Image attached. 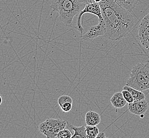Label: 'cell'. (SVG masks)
I'll return each instance as SVG.
<instances>
[{
	"label": "cell",
	"mask_w": 149,
	"mask_h": 138,
	"mask_svg": "<svg viewBox=\"0 0 149 138\" xmlns=\"http://www.w3.org/2000/svg\"><path fill=\"white\" fill-rule=\"evenodd\" d=\"M99 4L105 24L104 37L118 40L127 36L135 24L131 12L120 6L115 0H102Z\"/></svg>",
	"instance_id": "cell-1"
},
{
	"label": "cell",
	"mask_w": 149,
	"mask_h": 138,
	"mask_svg": "<svg viewBox=\"0 0 149 138\" xmlns=\"http://www.w3.org/2000/svg\"><path fill=\"white\" fill-rule=\"evenodd\" d=\"M85 5L78 0H53L49 8L52 9V12L58 13L60 20L63 24L71 26L74 17L79 15Z\"/></svg>",
	"instance_id": "cell-2"
},
{
	"label": "cell",
	"mask_w": 149,
	"mask_h": 138,
	"mask_svg": "<svg viewBox=\"0 0 149 138\" xmlns=\"http://www.w3.org/2000/svg\"><path fill=\"white\" fill-rule=\"evenodd\" d=\"M126 85L140 91L149 89V62L135 65Z\"/></svg>",
	"instance_id": "cell-3"
},
{
	"label": "cell",
	"mask_w": 149,
	"mask_h": 138,
	"mask_svg": "<svg viewBox=\"0 0 149 138\" xmlns=\"http://www.w3.org/2000/svg\"><path fill=\"white\" fill-rule=\"evenodd\" d=\"M68 124V122L63 120L48 118L39 124V131L47 138H56L58 132L66 128Z\"/></svg>",
	"instance_id": "cell-4"
},
{
	"label": "cell",
	"mask_w": 149,
	"mask_h": 138,
	"mask_svg": "<svg viewBox=\"0 0 149 138\" xmlns=\"http://www.w3.org/2000/svg\"><path fill=\"white\" fill-rule=\"evenodd\" d=\"M86 13H89L97 16L98 17L99 21L103 20V18L102 16V9L99 3L94 2L93 3L86 4L84 9L81 11L78 15L77 26L75 27V28L78 31H79L81 34L83 33L84 28L81 24V20L84 14Z\"/></svg>",
	"instance_id": "cell-5"
},
{
	"label": "cell",
	"mask_w": 149,
	"mask_h": 138,
	"mask_svg": "<svg viewBox=\"0 0 149 138\" xmlns=\"http://www.w3.org/2000/svg\"><path fill=\"white\" fill-rule=\"evenodd\" d=\"M137 37L142 46L149 49V13L144 17L141 22Z\"/></svg>",
	"instance_id": "cell-6"
},
{
	"label": "cell",
	"mask_w": 149,
	"mask_h": 138,
	"mask_svg": "<svg viewBox=\"0 0 149 138\" xmlns=\"http://www.w3.org/2000/svg\"><path fill=\"white\" fill-rule=\"evenodd\" d=\"M106 32V28L104 21H99L97 25L90 27L88 31L84 35L81 36L82 39L85 41H90L95 39L99 36H104Z\"/></svg>",
	"instance_id": "cell-7"
},
{
	"label": "cell",
	"mask_w": 149,
	"mask_h": 138,
	"mask_svg": "<svg viewBox=\"0 0 149 138\" xmlns=\"http://www.w3.org/2000/svg\"><path fill=\"white\" fill-rule=\"evenodd\" d=\"M149 104L146 99L134 101L132 103L128 104L129 111L132 114L137 116H140L144 114L148 109Z\"/></svg>",
	"instance_id": "cell-8"
},
{
	"label": "cell",
	"mask_w": 149,
	"mask_h": 138,
	"mask_svg": "<svg viewBox=\"0 0 149 138\" xmlns=\"http://www.w3.org/2000/svg\"><path fill=\"white\" fill-rule=\"evenodd\" d=\"M110 102L115 108L119 109L124 107L127 104L122 91L115 93L110 98Z\"/></svg>",
	"instance_id": "cell-9"
},
{
	"label": "cell",
	"mask_w": 149,
	"mask_h": 138,
	"mask_svg": "<svg viewBox=\"0 0 149 138\" xmlns=\"http://www.w3.org/2000/svg\"><path fill=\"white\" fill-rule=\"evenodd\" d=\"M85 121L86 125L97 126L100 123L101 118L100 115L93 111L88 112L86 114Z\"/></svg>",
	"instance_id": "cell-10"
},
{
	"label": "cell",
	"mask_w": 149,
	"mask_h": 138,
	"mask_svg": "<svg viewBox=\"0 0 149 138\" xmlns=\"http://www.w3.org/2000/svg\"><path fill=\"white\" fill-rule=\"evenodd\" d=\"M120 6L127 9L128 11H132L137 6L141 0H115Z\"/></svg>",
	"instance_id": "cell-11"
},
{
	"label": "cell",
	"mask_w": 149,
	"mask_h": 138,
	"mask_svg": "<svg viewBox=\"0 0 149 138\" xmlns=\"http://www.w3.org/2000/svg\"><path fill=\"white\" fill-rule=\"evenodd\" d=\"M69 127L74 131V133L73 135L72 138H87L86 126L82 125V126L78 127V126L72 125H69Z\"/></svg>",
	"instance_id": "cell-12"
},
{
	"label": "cell",
	"mask_w": 149,
	"mask_h": 138,
	"mask_svg": "<svg viewBox=\"0 0 149 138\" xmlns=\"http://www.w3.org/2000/svg\"><path fill=\"white\" fill-rule=\"evenodd\" d=\"M123 89L128 90V91H130L132 95L134 98V101L146 99V95L143 93L142 91L137 90L127 85H125L123 87Z\"/></svg>",
	"instance_id": "cell-13"
},
{
	"label": "cell",
	"mask_w": 149,
	"mask_h": 138,
	"mask_svg": "<svg viewBox=\"0 0 149 138\" xmlns=\"http://www.w3.org/2000/svg\"><path fill=\"white\" fill-rule=\"evenodd\" d=\"M87 138H96L98 135L99 131L98 127L93 125L86 126Z\"/></svg>",
	"instance_id": "cell-14"
},
{
	"label": "cell",
	"mask_w": 149,
	"mask_h": 138,
	"mask_svg": "<svg viewBox=\"0 0 149 138\" xmlns=\"http://www.w3.org/2000/svg\"><path fill=\"white\" fill-rule=\"evenodd\" d=\"M73 134L72 132L68 129H64L61 130L58 132V135H57V138H72Z\"/></svg>",
	"instance_id": "cell-15"
},
{
	"label": "cell",
	"mask_w": 149,
	"mask_h": 138,
	"mask_svg": "<svg viewBox=\"0 0 149 138\" xmlns=\"http://www.w3.org/2000/svg\"><path fill=\"white\" fill-rule=\"evenodd\" d=\"M70 102L73 103V99L71 97L68 95H62L60 96L58 99V104L60 106L65 102Z\"/></svg>",
	"instance_id": "cell-16"
},
{
	"label": "cell",
	"mask_w": 149,
	"mask_h": 138,
	"mask_svg": "<svg viewBox=\"0 0 149 138\" xmlns=\"http://www.w3.org/2000/svg\"><path fill=\"white\" fill-rule=\"evenodd\" d=\"M122 93L124 98L127 101V102H128V104L132 103L134 102V99L130 91H128V90L123 89Z\"/></svg>",
	"instance_id": "cell-17"
},
{
	"label": "cell",
	"mask_w": 149,
	"mask_h": 138,
	"mask_svg": "<svg viewBox=\"0 0 149 138\" xmlns=\"http://www.w3.org/2000/svg\"><path fill=\"white\" fill-rule=\"evenodd\" d=\"M72 104L73 103L72 102H65V103H64L60 107L64 113H68L71 110L72 108Z\"/></svg>",
	"instance_id": "cell-18"
},
{
	"label": "cell",
	"mask_w": 149,
	"mask_h": 138,
	"mask_svg": "<svg viewBox=\"0 0 149 138\" xmlns=\"http://www.w3.org/2000/svg\"><path fill=\"white\" fill-rule=\"evenodd\" d=\"M80 2L82 3H84V4H88V3H93L95 1L94 0H78Z\"/></svg>",
	"instance_id": "cell-19"
},
{
	"label": "cell",
	"mask_w": 149,
	"mask_h": 138,
	"mask_svg": "<svg viewBox=\"0 0 149 138\" xmlns=\"http://www.w3.org/2000/svg\"><path fill=\"white\" fill-rule=\"evenodd\" d=\"M106 138V136L105 135L104 132H102L99 133L98 135H97L96 138Z\"/></svg>",
	"instance_id": "cell-20"
},
{
	"label": "cell",
	"mask_w": 149,
	"mask_h": 138,
	"mask_svg": "<svg viewBox=\"0 0 149 138\" xmlns=\"http://www.w3.org/2000/svg\"><path fill=\"white\" fill-rule=\"evenodd\" d=\"M2 97L0 95V105L2 104Z\"/></svg>",
	"instance_id": "cell-21"
},
{
	"label": "cell",
	"mask_w": 149,
	"mask_h": 138,
	"mask_svg": "<svg viewBox=\"0 0 149 138\" xmlns=\"http://www.w3.org/2000/svg\"><path fill=\"white\" fill-rule=\"evenodd\" d=\"M95 1V2H97V3H99L101 1H102V0H94Z\"/></svg>",
	"instance_id": "cell-22"
},
{
	"label": "cell",
	"mask_w": 149,
	"mask_h": 138,
	"mask_svg": "<svg viewBox=\"0 0 149 138\" xmlns=\"http://www.w3.org/2000/svg\"><path fill=\"white\" fill-rule=\"evenodd\" d=\"M140 116L141 118H143V117H144V114H142V115H140Z\"/></svg>",
	"instance_id": "cell-23"
}]
</instances>
